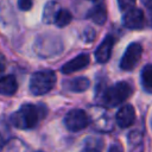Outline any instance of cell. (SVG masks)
Wrapping results in <instances>:
<instances>
[{"label": "cell", "mask_w": 152, "mask_h": 152, "mask_svg": "<svg viewBox=\"0 0 152 152\" xmlns=\"http://www.w3.org/2000/svg\"><path fill=\"white\" fill-rule=\"evenodd\" d=\"M64 125L69 131L78 132L89 125V118L82 109H71L64 116Z\"/></svg>", "instance_id": "obj_4"}, {"label": "cell", "mask_w": 152, "mask_h": 152, "mask_svg": "<svg viewBox=\"0 0 152 152\" xmlns=\"http://www.w3.org/2000/svg\"><path fill=\"white\" fill-rule=\"evenodd\" d=\"M90 62V58H89V55L87 53H81L78 56H76L75 58L70 59L69 62H66L62 68H61V71L65 75L68 74H72V72H76L81 69H84Z\"/></svg>", "instance_id": "obj_8"}, {"label": "cell", "mask_w": 152, "mask_h": 152, "mask_svg": "<svg viewBox=\"0 0 152 152\" xmlns=\"http://www.w3.org/2000/svg\"><path fill=\"white\" fill-rule=\"evenodd\" d=\"M103 147V141L99 137H88L84 140L83 152H101Z\"/></svg>", "instance_id": "obj_12"}, {"label": "cell", "mask_w": 152, "mask_h": 152, "mask_svg": "<svg viewBox=\"0 0 152 152\" xmlns=\"http://www.w3.org/2000/svg\"><path fill=\"white\" fill-rule=\"evenodd\" d=\"M17 90H18V83L13 75L0 77V94L11 96V95H14Z\"/></svg>", "instance_id": "obj_10"}, {"label": "cell", "mask_w": 152, "mask_h": 152, "mask_svg": "<svg viewBox=\"0 0 152 152\" xmlns=\"http://www.w3.org/2000/svg\"><path fill=\"white\" fill-rule=\"evenodd\" d=\"M38 152H43V151H38Z\"/></svg>", "instance_id": "obj_25"}, {"label": "cell", "mask_w": 152, "mask_h": 152, "mask_svg": "<svg viewBox=\"0 0 152 152\" xmlns=\"http://www.w3.org/2000/svg\"><path fill=\"white\" fill-rule=\"evenodd\" d=\"M4 145V139H2V137H1V134H0V147Z\"/></svg>", "instance_id": "obj_23"}, {"label": "cell", "mask_w": 152, "mask_h": 152, "mask_svg": "<svg viewBox=\"0 0 152 152\" xmlns=\"http://www.w3.org/2000/svg\"><path fill=\"white\" fill-rule=\"evenodd\" d=\"M115 120H116V124L122 127V128H126V127H129L133 125L134 120H135V110H134V107L132 104H124L116 113L115 115Z\"/></svg>", "instance_id": "obj_7"}, {"label": "cell", "mask_w": 152, "mask_h": 152, "mask_svg": "<svg viewBox=\"0 0 152 152\" xmlns=\"http://www.w3.org/2000/svg\"><path fill=\"white\" fill-rule=\"evenodd\" d=\"M91 1H96V2H100V1H102V0H91Z\"/></svg>", "instance_id": "obj_24"}, {"label": "cell", "mask_w": 152, "mask_h": 152, "mask_svg": "<svg viewBox=\"0 0 152 152\" xmlns=\"http://www.w3.org/2000/svg\"><path fill=\"white\" fill-rule=\"evenodd\" d=\"M5 69H6V61H5V57L0 53V77L4 76L2 74H4Z\"/></svg>", "instance_id": "obj_20"}, {"label": "cell", "mask_w": 152, "mask_h": 152, "mask_svg": "<svg viewBox=\"0 0 152 152\" xmlns=\"http://www.w3.org/2000/svg\"><path fill=\"white\" fill-rule=\"evenodd\" d=\"M142 53V48L139 43H132L127 46L124 56L121 57L120 61V68L122 70L129 71L132 69L135 68V65L138 64V62L140 61Z\"/></svg>", "instance_id": "obj_5"}, {"label": "cell", "mask_w": 152, "mask_h": 152, "mask_svg": "<svg viewBox=\"0 0 152 152\" xmlns=\"http://www.w3.org/2000/svg\"><path fill=\"white\" fill-rule=\"evenodd\" d=\"M44 114H45L44 106L24 103L12 115V122L19 129H30L33 128L39 122V120L44 116Z\"/></svg>", "instance_id": "obj_1"}, {"label": "cell", "mask_w": 152, "mask_h": 152, "mask_svg": "<svg viewBox=\"0 0 152 152\" xmlns=\"http://www.w3.org/2000/svg\"><path fill=\"white\" fill-rule=\"evenodd\" d=\"M114 43H115V39L113 36H107L101 42V44L95 50V58L99 63H106L110 58Z\"/></svg>", "instance_id": "obj_9"}, {"label": "cell", "mask_w": 152, "mask_h": 152, "mask_svg": "<svg viewBox=\"0 0 152 152\" xmlns=\"http://www.w3.org/2000/svg\"><path fill=\"white\" fill-rule=\"evenodd\" d=\"M88 18L91 19L97 25H103L106 23V20H107V11H106V7L102 4H96L88 12Z\"/></svg>", "instance_id": "obj_11"}, {"label": "cell", "mask_w": 152, "mask_h": 152, "mask_svg": "<svg viewBox=\"0 0 152 152\" xmlns=\"http://www.w3.org/2000/svg\"><path fill=\"white\" fill-rule=\"evenodd\" d=\"M151 125H152V120H151Z\"/></svg>", "instance_id": "obj_26"}, {"label": "cell", "mask_w": 152, "mask_h": 152, "mask_svg": "<svg viewBox=\"0 0 152 152\" xmlns=\"http://www.w3.org/2000/svg\"><path fill=\"white\" fill-rule=\"evenodd\" d=\"M122 21H124V25L129 30H140L145 25L144 12L140 8L132 7L127 11H125Z\"/></svg>", "instance_id": "obj_6"}, {"label": "cell", "mask_w": 152, "mask_h": 152, "mask_svg": "<svg viewBox=\"0 0 152 152\" xmlns=\"http://www.w3.org/2000/svg\"><path fill=\"white\" fill-rule=\"evenodd\" d=\"M118 2H119V7L121 11H127L134 7L135 5V0H118Z\"/></svg>", "instance_id": "obj_17"}, {"label": "cell", "mask_w": 152, "mask_h": 152, "mask_svg": "<svg viewBox=\"0 0 152 152\" xmlns=\"http://www.w3.org/2000/svg\"><path fill=\"white\" fill-rule=\"evenodd\" d=\"M56 74L52 70H40L34 72L30 80V91L33 95H44L56 84Z\"/></svg>", "instance_id": "obj_2"}, {"label": "cell", "mask_w": 152, "mask_h": 152, "mask_svg": "<svg viewBox=\"0 0 152 152\" xmlns=\"http://www.w3.org/2000/svg\"><path fill=\"white\" fill-rule=\"evenodd\" d=\"M72 19V15L71 13L68 11V10H64V8H59L53 18V23L58 26V27H64L66 25L70 24Z\"/></svg>", "instance_id": "obj_14"}, {"label": "cell", "mask_w": 152, "mask_h": 152, "mask_svg": "<svg viewBox=\"0 0 152 152\" xmlns=\"http://www.w3.org/2000/svg\"><path fill=\"white\" fill-rule=\"evenodd\" d=\"M89 86H90V82L86 77H77V78H74L68 82V89L71 91H75V93L84 91L89 88Z\"/></svg>", "instance_id": "obj_13"}, {"label": "cell", "mask_w": 152, "mask_h": 152, "mask_svg": "<svg viewBox=\"0 0 152 152\" xmlns=\"http://www.w3.org/2000/svg\"><path fill=\"white\" fill-rule=\"evenodd\" d=\"M19 8L23 11H28L32 7V0H18Z\"/></svg>", "instance_id": "obj_18"}, {"label": "cell", "mask_w": 152, "mask_h": 152, "mask_svg": "<svg viewBox=\"0 0 152 152\" xmlns=\"http://www.w3.org/2000/svg\"><path fill=\"white\" fill-rule=\"evenodd\" d=\"M133 88L127 82H118L114 86L106 89L102 95V103L107 107H116L125 102L132 94Z\"/></svg>", "instance_id": "obj_3"}, {"label": "cell", "mask_w": 152, "mask_h": 152, "mask_svg": "<svg viewBox=\"0 0 152 152\" xmlns=\"http://www.w3.org/2000/svg\"><path fill=\"white\" fill-rule=\"evenodd\" d=\"M142 1L146 5V7H151L152 6V0H142Z\"/></svg>", "instance_id": "obj_21"}, {"label": "cell", "mask_w": 152, "mask_h": 152, "mask_svg": "<svg viewBox=\"0 0 152 152\" xmlns=\"http://www.w3.org/2000/svg\"><path fill=\"white\" fill-rule=\"evenodd\" d=\"M108 152H124V150H122V146H121L120 144L114 142V144H112V145H110V147H109Z\"/></svg>", "instance_id": "obj_19"}, {"label": "cell", "mask_w": 152, "mask_h": 152, "mask_svg": "<svg viewBox=\"0 0 152 152\" xmlns=\"http://www.w3.org/2000/svg\"><path fill=\"white\" fill-rule=\"evenodd\" d=\"M141 84L145 90L152 93V64H147L141 70Z\"/></svg>", "instance_id": "obj_15"}, {"label": "cell", "mask_w": 152, "mask_h": 152, "mask_svg": "<svg viewBox=\"0 0 152 152\" xmlns=\"http://www.w3.org/2000/svg\"><path fill=\"white\" fill-rule=\"evenodd\" d=\"M58 6H57V2H48L45 8H44V12H43V19L45 23H51L53 21V18L58 11Z\"/></svg>", "instance_id": "obj_16"}, {"label": "cell", "mask_w": 152, "mask_h": 152, "mask_svg": "<svg viewBox=\"0 0 152 152\" xmlns=\"http://www.w3.org/2000/svg\"><path fill=\"white\" fill-rule=\"evenodd\" d=\"M148 8V15H150V20H151V25H152V6L147 7Z\"/></svg>", "instance_id": "obj_22"}]
</instances>
